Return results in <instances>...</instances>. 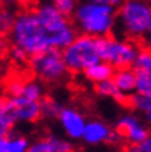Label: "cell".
Returning a JSON list of instances; mask_svg holds the SVG:
<instances>
[{
  "label": "cell",
  "instance_id": "obj_20",
  "mask_svg": "<svg viewBox=\"0 0 151 152\" xmlns=\"http://www.w3.org/2000/svg\"><path fill=\"white\" fill-rule=\"evenodd\" d=\"M63 108L59 100L51 97H43V100L40 103V111H42V117L43 118H57V115L60 112V109Z\"/></svg>",
  "mask_w": 151,
  "mask_h": 152
},
{
  "label": "cell",
  "instance_id": "obj_8",
  "mask_svg": "<svg viewBox=\"0 0 151 152\" xmlns=\"http://www.w3.org/2000/svg\"><path fill=\"white\" fill-rule=\"evenodd\" d=\"M116 132L120 140H125L128 145H136L148 135L150 129L137 112H125L116 121Z\"/></svg>",
  "mask_w": 151,
  "mask_h": 152
},
{
  "label": "cell",
  "instance_id": "obj_2",
  "mask_svg": "<svg viewBox=\"0 0 151 152\" xmlns=\"http://www.w3.org/2000/svg\"><path fill=\"white\" fill-rule=\"evenodd\" d=\"M8 37H10L11 46L19 48L28 57L51 48L48 34L43 29L32 8L17 12L14 25L10 34H8Z\"/></svg>",
  "mask_w": 151,
  "mask_h": 152
},
{
  "label": "cell",
  "instance_id": "obj_22",
  "mask_svg": "<svg viewBox=\"0 0 151 152\" xmlns=\"http://www.w3.org/2000/svg\"><path fill=\"white\" fill-rule=\"evenodd\" d=\"M136 92H140L151 98V74L147 72H137V85Z\"/></svg>",
  "mask_w": 151,
  "mask_h": 152
},
{
  "label": "cell",
  "instance_id": "obj_16",
  "mask_svg": "<svg viewBox=\"0 0 151 152\" xmlns=\"http://www.w3.org/2000/svg\"><path fill=\"white\" fill-rule=\"evenodd\" d=\"M15 123L17 121L14 118V114H13L8 97L0 95V137L10 135Z\"/></svg>",
  "mask_w": 151,
  "mask_h": 152
},
{
  "label": "cell",
  "instance_id": "obj_17",
  "mask_svg": "<svg viewBox=\"0 0 151 152\" xmlns=\"http://www.w3.org/2000/svg\"><path fill=\"white\" fill-rule=\"evenodd\" d=\"M29 141L22 135L0 137V152H28Z\"/></svg>",
  "mask_w": 151,
  "mask_h": 152
},
{
  "label": "cell",
  "instance_id": "obj_27",
  "mask_svg": "<svg viewBox=\"0 0 151 152\" xmlns=\"http://www.w3.org/2000/svg\"><path fill=\"white\" fill-rule=\"evenodd\" d=\"M140 43H142V46H144V48L151 49V23L148 26V29L145 31V34H144V37H142Z\"/></svg>",
  "mask_w": 151,
  "mask_h": 152
},
{
  "label": "cell",
  "instance_id": "obj_26",
  "mask_svg": "<svg viewBox=\"0 0 151 152\" xmlns=\"http://www.w3.org/2000/svg\"><path fill=\"white\" fill-rule=\"evenodd\" d=\"M8 49H10V42L5 39V35H0V60L8 57Z\"/></svg>",
  "mask_w": 151,
  "mask_h": 152
},
{
  "label": "cell",
  "instance_id": "obj_4",
  "mask_svg": "<svg viewBox=\"0 0 151 152\" xmlns=\"http://www.w3.org/2000/svg\"><path fill=\"white\" fill-rule=\"evenodd\" d=\"M151 23V0H122L116 8V31L140 42Z\"/></svg>",
  "mask_w": 151,
  "mask_h": 152
},
{
  "label": "cell",
  "instance_id": "obj_6",
  "mask_svg": "<svg viewBox=\"0 0 151 152\" xmlns=\"http://www.w3.org/2000/svg\"><path fill=\"white\" fill-rule=\"evenodd\" d=\"M97 42H99L100 60L110 63L114 69L133 66L140 51L137 42L122 37V35H116V34L97 37Z\"/></svg>",
  "mask_w": 151,
  "mask_h": 152
},
{
  "label": "cell",
  "instance_id": "obj_21",
  "mask_svg": "<svg viewBox=\"0 0 151 152\" xmlns=\"http://www.w3.org/2000/svg\"><path fill=\"white\" fill-rule=\"evenodd\" d=\"M137 72H147L151 74V49L147 48H140L139 54L134 60V65H133Z\"/></svg>",
  "mask_w": 151,
  "mask_h": 152
},
{
  "label": "cell",
  "instance_id": "obj_23",
  "mask_svg": "<svg viewBox=\"0 0 151 152\" xmlns=\"http://www.w3.org/2000/svg\"><path fill=\"white\" fill-rule=\"evenodd\" d=\"M8 57H10V60L15 65H25V63H28V58H29L23 51H20L19 48L11 46V45H10V49H8Z\"/></svg>",
  "mask_w": 151,
  "mask_h": 152
},
{
  "label": "cell",
  "instance_id": "obj_19",
  "mask_svg": "<svg viewBox=\"0 0 151 152\" xmlns=\"http://www.w3.org/2000/svg\"><path fill=\"white\" fill-rule=\"evenodd\" d=\"M94 89L97 95L100 97H105V98H113V100H117V102H123L122 95L119 94L116 85L113 83V80H105V82H100V83H96L94 85Z\"/></svg>",
  "mask_w": 151,
  "mask_h": 152
},
{
  "label": "cell",
  "instance_id": "obj_18",
  "mask_svg": "<svg viewBox=\"0 0 151 152\" xmlns=\"http://www.w3.org/2000/svg\"><path fill=\"white\" fill-rule=\"evenodd\" d=\"M15 15L17 12L10 5H0V35L8 37V34H10L13 25H14Z\"/></svg>",
  "mask_w": 151,
  "mask_h": 152
},
{
  "label": "cell",
  "instance_id": "obj_10",
  "mask_svg": "<svg viewBox=\"0 0 151 152\" xmlns=\"http://www.w3.org/2000/svg\"><path fill=\"white\" fill-rule=\"evenodd\" d=\"M57 120L62 131L69 140H82V134L86 124L85 115L74 106H65L60 109Z\"/></svg>",
  "mask_w": 151,
  "mask_h": 152
},
{
  "label": "cell",
  "instance_id": "obj_1",
  "mask_svg": "<svg viewBox=\"0 0 151 152\" xmlns=\"http://www.w3.org/2000/svg\"><path fill=\"white\" fill-rule=\"evenodd\" d=\"M71 19L79 34L105 37L116 31V6L82 0L77 2Z\"/></svg>",
  "mask_w": 151,
  "mask_h": 152
},
{
  "label": "cell",
  "instance_id": "obj_5",
  "mask_svg": "<svg viewBox=\"0 0 151 152\" xmlns=\"http://www.w3.org/2000/svg\"><path fill=\"white\" fill-rule=\"evenodd\" d=\"M62 57L69 72L82 74L93 63L100 60L97 37L86 34H77L66 46L62 49Z\"/></svg>",
  "mask_w": 151,
  "mask_h": 152
},
{
  "label": "cell",
  "instance_id": "obj_11",
  "mask_svg": "<svg viewBox=\"0 0 151 152\" xmlns=\"http://www.w3.org/2000/svg\"><path fill=\"white\" fill-rule=\"evenodd\" d=\"M8 100H10L14 118L17 123H35L42 117L40 111L42 102L20 98V97H8Z\"/></svg>",
  "mask_w": 151,
  "mask_h": 152
},
{
  "label": "cell",
  "instance_id": "obj_28",
  "mask_svg": "<svg viewBox=\"0 0 151 152\" xmlns=\"http://www.w3.org/2000/svg\"><path fill=\"white\" fill-rule=\"evenodd\" d=\"M93 2H99V3H105V5H111V6H119L122 0H93Z\"/></svg>",
  "mask_w": 151,
  "mask_h": 152
},
{
  "label": "cell",
  "instance_id": "obj_13",
  "mask_svg": "<svg viewBox=\"0 0 151 152\" xmlns=\"http://www.w3.org/2000/svg\"><path fill=\"white\" fill-rule=\"evenodd\" d=\"M113 83L116 85L119 94L122 95L123 102L128 100L131 94L136 92V85H137V71L133 66L127 68H117L114 69V74L111 77Z\"/></svg>",
  "mask_w": 151,
  "mask_h": 152
},
{
  "label": "cell",
  "instance_id": "obj_12",
  "mask_svg": "<svg viewBox=\"0 0 151 152\" xmlns=\"http://www.w3.org/2000/svg\"><path fill=\"white\" fill-rule=\"evenodd\" d=\"M28 152H74L69 138L59 137L56 134H46L35 138L28 145Z\"/></svg>",
  "mask_w": 151,
  "mask_h": 152
},
{
  "label": "cell",
  "instance_id": "obj_7",
  "mask_svg": "<svg viewBox=\"0 0 151 152\" xmlns=\"http://www.w3.org/2000/svg\"><path fill=\"white\" fill-rule=\"evenodd\" d=\"M28 68L32 77L43 83H60L66 80L69 71L62 57V51L49 48L28 58Z\"/></svg>",
  "mask_w": 151,
  "mask_h": 152
},
{
  "label": "cell",
  "instance_id": "obj_24",
  "mask_svg": "<svg viewBox=\"0 0 151 152\" xmlns=\"http://www.w3.org/2000/svg\"><path fill=\"white\" fill-rule=\"evenodd\" d=\"M127 152H151V132L142 141L136 143V145H130Z\"/></svg>",
  "mask_w": 151,
  "mask_h": 152
},
{
  "label": "cell",
  "instance_id": "obj_3",
  "mask_svg": "<svg viewBox=\"0 0 151 152\" xmlns=\"http://www.w3.org/2000/svg\"><path fill=\"white\" fill-rule=\"evenodd\" d=\"M32 10L48 34L51 48L62 51L77 35L71 15L62 12L51 0H42Z\"/></svg>",
  "mask_w": 151,
  "mask_h": 152
},
{
  "label": "cell",
  "instance_id": "obj_15",
  "mask_svg": "<svg viewBox=\"0 0 151 152\" xmlns=\"http://www.w3.org/2000/svg\"><path fill=\"white\" fill-rule=\"evenodd\" d=\"M127 103L134 112L142 115V118H144V121L147 123V126L151 132V98L140 92H134L128 97Z\"/></svg>",
  "mask_w": 151,
  "mask_h": 152
},
{
  "label": "cell",
  "instance_id": "obj_14",
  "mask_svg": "<svg viewBox=\"0 0 151 152\" xmlns=\"http://www.w3.org/2000/svg\"><path fill=\"white\" fill-rule=\"evenodd\" d=\"M113 74H114V68L110 63L103 61V60L96 61V63H93L91 66H88L82 72L85 80H88V82L93 83V85L105 82V80H110L113 77Z\"/></svg>",
  "mask_w": 151,
  "mask_h": 152
},
{
  "label": "cell",
  "instance_id": "obj_25",
  "mask_svg": "<svg viewBox=\"0 0 151 152\" xmlns=\"http://www.w3.org/2000/svg\"><path fill=\"white\" fill-rule=\"evenodd\" d=\"M51 2L54 3L62 12L69 14V15L73 14L74 8H76V5H77V0H51Z\"/></svg>",
  "mask_w": 151,
  "mask_h": 152
},
{
  "label": "cell",
  "instance_id": "obj_9",
  "mask_svg": "<svg viewBox=\"0 0 151 152\" xmlns=\"http://www.w3.org/2000/svg\"><path fill=\"white\" fill-rule=\"evenodd\" d=\"M82 140L90 146H100V145H106V143L117 141L120 138L116 129H113L106 121L94 118V120H86Z\"/></svg>",
  "mask_w": 151,
  "mask_h": 152
},
{
  "label": "cell",
  "instance_id": "obj_29",
  "mask_svg": "<svg viewBox=\"0 0 151 152\" xmlns=\"http://www.w3.org/2000/svg\"><path fill=\"white\" fill-rule=\"evenodd\" d=\"M17 0H0V5H13V3H15Z\"/></svg>",
  "mask_w": 151,
  "mask_h": 152
}]
</instances>
